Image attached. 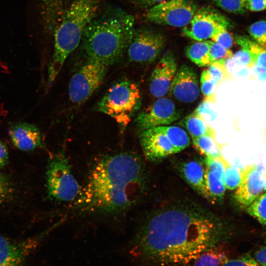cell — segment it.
I'll list each match as a JSON object with an SVG mask.
<instances>
[{
	"label": "cell",
	"mask_w": 266,
	"mask_h": 266,
	"mask_svg": "<svg viewBox=\"0 0 266 266\" xmlns=\"http://www.w3.org/2000/svg\"><path fill=\"white\" fill-rule=\"evenodd\" d=\"M155 128L166 135L177 153L184 150L190 145L191 140L189 136L187 133L181 127L168 125Z\"/></svg>",
	"instance_id": "obj_24"
},
{
	"label": "cell",
	"mask_w": 266,
	"mask_h": 266,
	"mask_svg": "<svg viewBox=\"0 0 266 266\" xmlns=\"http://www.w3.org/2000/svg\"><path fill=\"white\" fill-rule=\"evenodd\" d=\"M180 114L174 102L168 98H160L145 110L135 120L136 126L141 131L168 126L178 120Z\"/></svg>",
	"instance_id": "obj_11"
},
{
	"label": "cell",
	"mask_w": 266,
	"mask_h": 266,
	"mask_svg": "<svg viewBox=\"0 0 266 266\" xmlns=\"http://www.w3.org/2000/svg\"><path fill=\"white\" fill-rule=\"evenodd\" d=\"M177 69L173 53L167 51L155 66L149 79V92L156 98H163L170 91Z\"/></svg>",
	"instance_id": "obj_13"
},
{
	"label": "cell",
	"mask_w": 266,
	"mask_h": 266,
	"mask_svg": "<svg viewBox=\"0 0 266 266\" xmlns=\"http://www.w3.org/2000/svg\"><path fill=\"white\" fill-rule=\"evenodd\" d=\"M241 171L227 163L224 173V181L226 189H236L241 181Z\"/></svg>",
	"instance_id": "obj_30"
},
{
	"label": "cell",
	"mask_w": 266,
	"mask_h": 266,
	"mask_svg": "<svg viewBox=\"0 0 266 266\" xmlns=\"http://www.w3.org/2000/svg\"><path fill=\"white\" fill-rule=\"evenodd\" d=\"M227 162L222 156L206 157L205 159V184L210 201L220 200L224 196L226 189L224 173Z\"/></svg>",
	"instance_id": "obj_17"
},
{
	"label": "cell",
	"mask_w": 266,
	"mask_h": 266,
	"mask_svg": "<svg viewBox=\"0 0 266 266\" xmlns=\"http://www.w3.org/2000/svg\"><path fill=\"white\" fill-rule=\"evenodd\" d=\"M246 6L250 11H262L266 9V0H247Z\"/></svg>",
	"instance_id": "obj_38"
},
{
	"label": "cell",
	"mask_w": 266,
	"mask_h": 266,
	"mask_svg": "<svg viewBox=\"0 0 266 266\" xmlns=\"http://www.w3.org/2000/svg\"><path fill=\"white\" fill-rule=\"evenodd\" d=\"M224 29L215 34L211 40L228 49H230L233 45V38L228 32Z\"/></svg>",
	"instance_id": "obj_35"
},
{
	"label": "cell",
	"mask_w": 266,
	"mask_h": 266,
	"mask_svg": "<svg viewBox=\"0 0 266 266\" xmlns=\"http://www.w3.org/2000/svg\"><path fill=\"white\" fill-rule=\"evenodd\" d=\"M46 183L48 197L59 202L75 201L82 190L73 174L68 158L62 152L49 158Z\"/></svg>",
	"instance_id": "obj_6"
},
{
	"label": "cell",
	"mask_w": 266,
	"mask_h": 266,
	"mask_svg": "<svg viewBox=\"0 0 266 266\" xmlns=\"http://www.w3.org/2000/svg\"><path fill=\"white\" fill-rule=\"evenodd\" d=\"M200 83L202 94L205 98H208L213 94L219 82L209 74L206 69H205L201 74Z\"/></svg>",
	"instance_id": "obj_32"
},
{
	"label": "cell",
	"mask_w": 266,
	"mask_h": 266,
	"mask_svg": "<svg viewBox=\"0 0 266 266\" xmlns=\"http://www.w3.org/2000/svg\"><path fill=\"white\" fill-rule=\"evenodd\" d=\"M12 194V188L8 179L0 174V203L7 200Z\"/></svg>",
	"instance_id": "obj_36"
},
{
	"label": "cell",
	"mask_w": 266,
	"mask_h": 266,
	"mask_svg": "<svg viewBox=\"0 0 266 266\" xmlns=\"http://www.w3.org/2000/svg\"><path fill=\"white\" fill-rule=\"evenodd\" d=\"M210 40L194 42L185 48L187 58L200 67L208 66L211 63L209 55Z\"/></svg>",
	"instance_id": "obj_21"
},
{
	"label": "cell",
	"mask_w": 266,
	"mask_h": 266,
	"mask_svg": "<svg viewBox=\"0 0 266 266\" xmlns=\"http://www.w3.org/2000/svg\"><path fill=\"white\" fill-rule=\"evenodd\" d=\"M180 171L194 189L210 200L205 184V166L198 161L190 160L183 163Z\"/></svg>",
	"instance_id": "obj_19"
},
{
	"label": "cell",
	"mask_w": 266,
	"mask_h": 266,
	"mask_svg": "<svg viewBox=\"0 0 266 266\" xmlns=\"http://www.w3.org/2000/svg\"><path fill=\"white\" fill-rule=\"evenodd\" d=\"M246 211L266 228V193L259 196L247 207Z\"/></svg>",
	"instance_id": "obj_27"
},
{
	"label": "cell",
	"mask_w": 266,
	"mask_h": 266,
	"mask_svg": "<svg viewBox=\"0 0 266 266\" xmlns=\"http://www.w3.org/2000/svg\"><path fill=\"white\" fill-rule=\"evenodd\" d=\"M217 6L227 12L235 14H244L248 10L247 0H212Z\"/></svg>",
	"instance_id": "obj_29"
},
{
	"label": "cell",
	"mask_w": 266,
	"mask_h": 266,
	"mask_svg": "<svg viewBox=\"0 0 266 266\" xmlns=\"http://www.w3.org/2000/svg\"><path fill=\"white\" fill-rule=\"evenodd\" d=\"M264 177L255 165L247 166L241 171L240 182L236 188L234 198L241 206L247 207L264 190Z\"/></svg>",
	"instance_id": "obj_14"
},
{
	"label": "cell",
	"mask_w": 266,
	"mask_h": 266,
	"mask_svg": "<svg viewBox=\"0 0 266 266\" xmlns=\"http://www.w3.org/2000/svg\"><path fill=\"white\" fill-rule=\"evenodd\" d=\"M170 91L180 102L191 103L197 100L200 90L197 73L192 67L184 64L177 68Z\"/></svg>",
	"instance_id": "obj_16"
},
{
	"label": "cell",
	"mask_w": 266,
	"mask_h": 266,
	"mask_svg": "<svg viewBox=\"0 0 266 266\" xmlns=\"http://www.w3.org/2000/svg\"><path fill=\"white\" fill-rule=\"evenodd\" d=\"M228 236L227 229L213 215L175 205L150 215L119 253L130 266H192Z\"/></svg>",
	"instance_id": "obj_1"
},
{
	"label": "cell",
	"mask_w": 266,
	"mask_h": 266,
	"mask_svg": "<svg viewBox=\"0 0 266 266\" xmlns=\"http://www.w3.org/2000/svg\"><path fill=\"white\" fill-rule=\"evenodd\" d=\"M222 266H259L249 254H244L238 258L229 259Z\"/></svg>",
	"instance_id": "obj_34"
},
{
	"label": "cell",
	"mask_w": 266,
	"mask_h": 266,
	"mask_svg": "<svg viewBox=\"0 0 266 266\" xmlns=\"http://www.w3.org/2000/svg\"><path fill=\"white\" fill-rule=\"evenodd\" d=\"M253 257L259 266H266V246L262 247L257 250Z\"/></svg>",
	"instance_id": "obj_39"
},
{
	"label": "cell",
	"mask_w": 266,
	"mask_h": 266,
	"mask_svg": "<svg viewBox=\"0 0 266 266\" xmlns=\"http://www.w3.org/2000/svg\"><path fill=\"white\" fill-rule=\"evenodd\" d=\"M232 27V23L225 15L213 8L204 7L198 9L190 22L183 27L182 33L186 37L201 41Z\"/></svg>",
	"instance_id": "obj_9"
},
{
	"label": "cell",
	"mask_w": 266,
	"mask_h": 266,
	"mask_svg": "<svg viewBox=\"0 0 266 266\" xmlns=\"http://www.w3.org/2000/svg\"><path fill=\"white\" fill-rule=\"evenodd\" d=\"M183 125L193 138L203 135L215 136V132L198 112L187 116L182 121Z\"/></svg>",
	"instance_id": "obj_23"
},
{
	"label": "cell",
	"mask_w": 266,
	"mask_h": 266,
	"mask_svg": "<svg viewBox=\"0 0 266 266\" xmlns=\"http://www.w3.org/2000/svg\"><path fill=\"white\" fill-rule=\"evenodd\" d=\"M133 17L119 8L96 17L85 30L81 41L88 60L107 66L126 51L134 33Z\"/></svg>",
	"instance_id": "obj_3"
},
{
	"label": "cell",
	"mask_w": 266,
	"mask_h": 266,
	"mask_svg": "<svg viewBox=\"0 0 266 266\" xmlns=\"http://www.w3.org/2000/svg\"><path fill=\"white\" fill-rule=\"evenodd\" d=\"M192 139L195 147L206 157L222 156L221 149L218 145L215 136L203 135Z\"/></svg>",
	"instance_id": "obj_25"
},
{
	"label": "cell",
	"mask_w": 266,
	"mask_h": 266,
	"mask_svg": "<svg viewBox=\"0 0 266 266\" xmlns=\"http://www.w3.org/2000/svg\"><path fill=\"white\" fill-rule=\"evenodd\" d=\"M142 1L148 5L156 4L160 2L167 0H142Z\"/></svg>",
	"instance_id": "obj_41"
},
{
	"label": "cell",
	"mask_w": 266,
	"mask_h": 266,
	"mask_svg": "<svg viewBox=\"0 0 266 266\" xmlns=\"http://www.w3.org/2000/svg\"><path fill=\"white\" fill-rule=\"evenodd\" d=\"M8 133L12 144L19 150L32 151L43 146L39 129L32 124H15L10 128Z\"/></svg>",
	"instance_id": "obj_18"
},
{
	"label": "cell",
	"mask_w": 266,
	"mask_h": 266,
	"mask_svg": "<svg viewBox=\"0 0 266 266\" xmlns=\"http://www.w3.org/2000/svg\"><path fill=\"white\" fill-rule=\"evenodd\" d=\"M49 232L48 229L37 237L20 242L11 241L0 234V266H24L30 252Z\"/></svg>",
	"instance_id": "obj_12"
},
{
	"label": "cell",
	"mask_w": 266,
	"mask_h": 266,
	"mask_svg": "<svg viewBox=\"0 0 266 266\" xmlns=\"http://www.w3.org/2000/svg\"><path fill=\"white\" fill-rule=\"evenodd\" d=\"M139 139L145 157L151 162L177 153L166 135L155 128L141 131Z\"/></svg>",
	"instance_id": "obj_15"
},
{
	"label": "cell",
	"mask_w": 266,
	"mask_h": 266,
	"mask_svg": "<svg viewBox=\"0 0 266 266\" xmlns=\"http://www.w3.org/2000/svg\"><path fill=\"white\" fill-rule=\"evenodd\" d=\"M234 40L241 48L246 50L250 53L255 66L266 71V47L245 35L236 34Z\"/></svg>",
	"instance_id": "obj_20"
},
{
	"label": "cell",
	"mask_w": 266,
	"mask_h": 266,
	"mask_svg": "<svg viewBox=\"0 0 266 266\" xmlns=\"http://www.w3.org/2000/svg\"><path fill=\"white\" fill-rule=\"evenodd\" d=\"M198 9L197 4L191 0H167L150 8L146 18L157 24L184 27Z\"/></svg>",
	"instance_id": "obj_8"
},
{
	"label": "cell",
	"mask_w": 266,
	"mask_h": 266,
	"mask_svg": "<svg viewBox=\"0 0 266 266\" xmlns=\"http://www.w3.org/2000/svg\"><path fill=\"white\" fill-rule=\"evenodd\" d=\"M165 42L159 32L147 29L135 31L127 49L129 59L141 64L153 62L163 51Z\"/></svg>",
	"instance_id": "obj_10"
},
{
	"label": "cell",
	"mask_w": 266,
	"mask_h": 266,
	"mask_svg": "<svg viewBox=\"0 0 266 266\" xmlns=\"http://www.w3.org/2000/svg\"><path fill=\"white\" fill-rule=\"evenodd\" d=\"M108 67L98 61L88 60L70 80V100L80 104L89 99L102 83Z\"/></svg>",
	"instance_id": "obj_7"
},
{
	"label": "cell",
	"mask_w": 266,
	"mask_h": 266,
	"mask_svg": "<svg viewBox=\"0 0 266 266\" xmlns=\"http://www.w3.org/2000/svg\"><path fill=\"white\" fill-rule=\"evenodd\" d=\"M247 31L253 40L266 47V20L253 23L248 27Z\"/></svg>",
	"instance_id": "obj_31"
},
{
	"label": "cell",
	"mask_w": 266,
	"mask_h": 266,
	"mask_svg": "<svg viewBox=\"0 0 266 266\" xmlns=\"http://www.w3.org/2000/svg\"><path fill=\"white\" fill-rule=\"evenodd\" d=\"M264 190L266 191V173L264 176Z\"/></svg>",
	"instance_id": "obj_42"
},
{
	"label": "cell",
	"mask_w": 266,
	"mask_h": 266,
	"mask_svg": "<svg viewBox=\"0 0 266 266\" xmlns=\"http://www.w3.org/2000/svg\"><path fill=\"white\" fill-rule=\"evenodd\" d=\"M229 259V252L222 244L201 254L192 266H222Z\"/></svg>",
	"instance_id": "obj_22"
},
{
	"label": "cell",
	"mask_w": 266,
	"mask_h": 266,
	"mask_svg": "<svg viewBox=\"0 0 266 266\" xmlns=\"http://www.w3.org/2000/svg\"><path fill=\"white\" fill-rule=\"evenodd\" d=\"M141 104V94L136 83L127 79L113 84L98 103L97 110L109 115L122 128L131 122Z\"/></svg>",
	"instance_id": "obj_5"
},
{
	"label": "cell",
	"mask_w": 266,
	"mask_h": 266,
	"mask_svg": "<svg viewBox=\"0 0 266 266\" xmlns=\"http://www.w3.org/2000/svg\"><path fill=\"white\" fill-rule=\"evenodd\" d=\"M233 54L230 49L210 40L209 55L211 64L217 63L225 66L226 61L231 59Z\"/></svg>",
	"instance_id": "obj_28"
},
{
	"label": "cell",
	"mask_w": 266,
	"mask_h": 266,
	"mask_svg": "<svg viewBox=\"0 0 266 266\" xmlns=\"http://www.w3.org/2000/svg\"><path fill=\"white\" fill-rule=\"evenodd\" d=\"M8 153L5 145L0 140V170L7 162Z\"/></svg>",
	"instance_id": "obj_40"
},
{
	"label": "cell",
	"mask_w": 266,
	"mask_h": 266,
	"mask_svg": "<svg viewBox=\"0 0 266 266\" xmlns=\"http://www.w3.org/2000/svg\"><path fill=\"white\" fill-rule=\"evenodd\" d=\"M146 181L143 164L135 154L104 155L92 166L74 205L79 210L90 213L125 211L141 198Z\"/></svg>",
	"instance_id": "obj_2"
},
{
	"label": "cell",
	"mask_w": 266,
	"mask_h": 266,
	"mask_svg": "<svg viewBox=\"0 0 266 266\" xmlns=\"http://www.w3.org/2000/svg\"><path fill=\"white\" fill-rule=\"evenodd\" d=\"M225 67L224 65L215 63L209 66L206 70L209 74L219 83L225 75Z\"/></svg>",
	"instance_id": "obj_37"
},
{
	"label": "cell",
	"mask_w": 266,
	"mask_h": 266,
	"mask_svg": "<svg viewBox=\"0 0 266 266\" xmlns=\"http://www.w3.org/2000/svg\"><path fill=\"white\" fill-rule=\"evenodd\" d=\"M101 0H71L54 33V50L48 69V84H52L68 56L78 47L84 33L96 17Z\"/></svg>",
	"instance_id": "obj_4"
},
{
	"label": "cell",
	"mask_w": 266,
	"mask_h": 266,
	"mask_svg": "<svg viewBox=\"0 0 266 266\" xmlns=\"http://www.w3.org/2000/svg\"><path fill=\"white\" fill-rule=\"evenodd\" d=\"M67 0H42L41 14L47 21L55 22L61 18Z\"/></svg>",
	"instance_id": "obj_26"
},
{
	"label": "cell",
	"mask_w": 266,
	"mask_h": 266,
	"mask_svg": "<svg viewBox=\"0 0 266 266\" xmlns=\"http://www.w3.org/2000/svg\"><path fill=\"white\" fill-rule=\"evenodd\" d=\"M230 59L233 63H235L238 66L250 68L255 66L251 55L246 50L243 48H241L233 54Z\"/></svg>",
	"instance_id": "obj_33"
},
{
	"label": "cell",
	"mask_w": 266,
	"mask_h": 266,
	"mask_svg": "<svg viewBox=\"0 0 266 266\" xmlns=\"http://www.w3.org/2000/svg\"><path fill=\"white\" fill-rule=\"evenodd\" d=\"M265 243L266 244V238L265 239Z\"/></svg>",
	"instance_id": "obj_43"
}]
</instances>
